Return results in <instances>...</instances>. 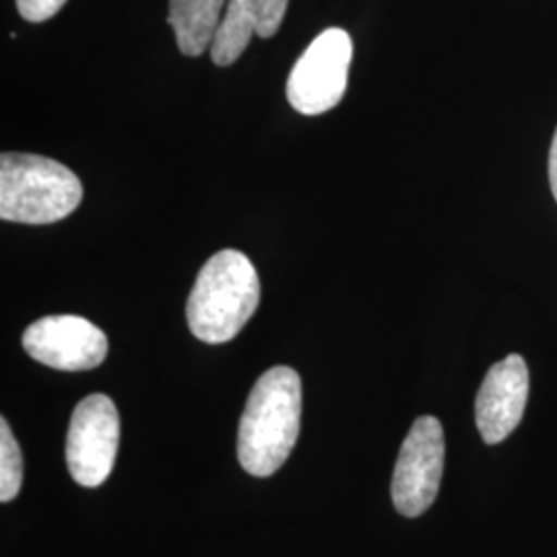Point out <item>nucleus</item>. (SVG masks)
Segmentation results:
<instances>
[{
	"label": "nucleus",
	"instance_id": "f257e3e1",
	"mask_svg": "<svg viewBox=\"0 0 557 557\" xmlns=\"http://www.w3.org/2000/svg\"><path fill=\"white\" fill-rule=\"evenodd\" d=\"M301 419V380L298 372L277 366L255 384L239 419L238 458L246 473L269 478L294 450Z\"/></svg>",
	"mask_w": 557,
	"mask_h": 557
},
{
	"label": "nucleus",
	"instance_id": "f03ea898",
	"mask_svg": "<svg viewBox=\"0 0 557 557\" xmlns=\"http://www.w3.org/2000/svg\"><path fill=\"white\" fill-rule=\"evenodd\" d=\"M260 301L255 264L238 250H221L205 262L186 304L195 337L209 345L227 343L252 319Z\"/></svg>",
	"mask_w": 557,
	"mask_h": 557
},
{
	"label": "nucleus",
	"instance_id": "7ed1b4c3",
	"mask_svg": "<svg viewBox=\"0 0 557 557\" xmlns=\"http://www.w3.org/2000/svg\"><path fill=\"white\" fill-rule=\"evenodd\" d=\"M83 199L81 180L60 161L4 153L0 158V218L48 225L75 213Z\"/></svg>",
	"mask_w": 557,
	"mask_h": 557
},
{
	"label": "nucleus",
	"instance_id": "20e7f679",
	"mask_svg": "<svg viewBox=\"0 0 557 557\" xmlns=\"http://www.w3.org/2000/svg\"><path fill=\"white\" fill-rule=\"evenodd\" d=\"M354 59V41L345 29H324L294 64L287 79V100L292 108L319 116L343 100L349 66Z\"/></svg>",
	"mask_w": 557,
	"mask_h": 557
},
{
	"label": "nucleus",
	"instance_id": "39448f33",
	"mask_svg": "<svg viewBox=\"0 0 557 557\" xmlns=\"http://www.w3.org/2000/svg\"><path fill=\"white\" fill-rule=\"evenodd\" d=\"M120 418L106 395L83 398L73 411L66 436V465L83 487H98L110 478L119 455Z\"/></svg>",
	"mask_w": 557,
	"mask_h": 557
},
{
	"label": "nucleus",
	"instance_id": "423d86ee",
	"mask_svg": "<svg viewBox=\"0 0 557 557\" xmlns=\"http://www.w3.org/2000/svg\"><path fill=\"white\" fill-rule=\"evenodd\" d=\"M444 471V430L438 419H416L400 446L391 494L398 515H423L438 496Z\"/></svg>",
	"mask_w": 557,
	"mask_h": 557
},
{
	"label": "nucleus",
	"instance_id": "0eeeda50",
	"mask_svg": "<svg viewBox=\"0 0 557 557\" xmlns=\"http://www.w3.org/2000/svg\"><path fill=\"white\" fill-rule=\"evenodd\" d=\"M25 351L40 361L62 372L94 370L108 356V337L94 322L59 314L36 320L23 333Z\"/></svg>",
	"mask_w": 557,
	"mask_h": 557
},
{
	"label": "nucleus",
	"instance_id": "6e6552de",
	"mask_svg": "<svg viewBox=\"0 0 557 557\" xmlns=\"http://www.w3.org/2000/svg\"><path fill=\"white\" fill-rule=\"evenodd\" d=\"M527 361L512 354L490 368L475 398L479 434L485 444H499L517 430L529 398Z\"/></svg>",
	"mask_w": 557,
	"mask_h": 557
},
{
	"label": "nucleus",
	"instance_id": "1a4fd4ad",
	"mask_svg": "<svg viewBox=\"0 0 557 557\" xmlns=\"http://www.w3.org/2000/svg\"><path fill=\"white\" fill-rule=\"evenodd\" d=\"M287 4L289 0H230L209 50L211 60L218 66H230L244 54L255 34L262 40L273 38Z\"/></svg>",
	"mask_w": 557,
	"mask_h": 557
},
{
	"label": "nucleus",
	"instance_id": "9d476101",
	"mask_svg": "<svg viewBox=\"0 0 557 557\" xmlns=\"http://www.w3.org/2000/svg\"><path fill=\"white\" fill-rule=\"evenodd\" d=\"M225 0H170L168 23L172 25L180 52L200 57L211 50L220 29Z\"/></svg>",
	"mask_w": 557,
	"mask_h": 557
},
{
	"label": "nucleus",
	"instance_id": "9b49d317",
	"mask_svg": "<svg viewBox=\"0 0 557 557\" xmlns=\"http://www.w3.org/2000/svg\"><path fill=\"white\" fill-rule=\"evenodd\" d=\"M23 483V455L7 419H0V499L11 502Z\"/></svg>",
	"mask_w": 557,
	"mask_h": 557
},
{
	"label": "nucleus",
	"instance_id": "f8f14e48",
	"mask_svg": "<svg viewBox=\"0 0 557 557\" xmlns=\"http://www.w3.org/2000/svg\"><path fill=\"white\" fill-rule=\"evenodd\" d=\"M66 0H17L20 15L29 23L52 20Z\"/></svg>",
	"mask_w": 557,
	"mask_h": 557
},
{
	"label": "nucleus",
	"instance_id": "ddd939ff",
	"mask_svg": "<svg viewBox=\"0 0 557 557\" xmlns=\"http://www.w3.org/2000/svg\"><path fill=\"white\" fill-rule=\"evenodd\" d=\"M549 184H552L554 199L557 200V131L552 143V151H549Z\"/></svg>",
	"mask_w": 557,
	"mask_h": 557
}]
</instances>
